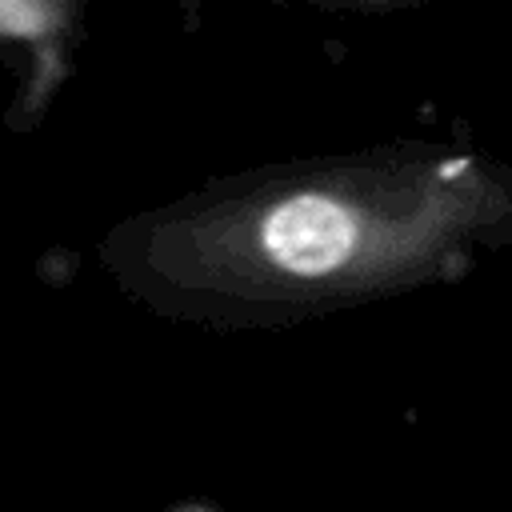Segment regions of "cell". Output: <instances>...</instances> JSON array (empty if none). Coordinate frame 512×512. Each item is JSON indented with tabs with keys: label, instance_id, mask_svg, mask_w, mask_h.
Returning <instances> with one entry per match:
<instances>
[{
	"label": "cell",
	"instance_id": "6da1fadb",
	"mask_svg": "<svg viewBox=\"0 0 512 512\" xmlns=\"http://www.w3.org/2000/svg\"><path fill=\"white\" fill-rule=\"evenodd\" d=\"M508 248L512 164L404 140L208 180L112 224L96 256L168 324L256 332L448 288Z\"/></svg>",
	"mask_w": 512,
	"mask_h": 512
},
{
	"label": "cell",
	"instance_id": "7a4b0ae2",
	"mask_svg": "<svg viewBox=\"0 0 512 512\" xmlns=\"http://www.w3.org/2000/svg\"><path fill=\"white\" fill-rule=\"evenodd\" d=\"M84 8L72 0H0V60L24 64L16 128H28L72 68Z\"/></svg>",
	"mask_w": 512,
	"mask_h": 512
}]
</instances>
